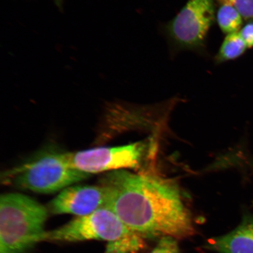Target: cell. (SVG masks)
I'll return each mask as SVG.
<instances>
[{
    "label": "cell",
    "instance_id": "1",
    "mask_svg": "<svg viewBox=\"0 0 253 253\" xmlns=\"http://www.w3.org/2000/svg\"><path fill=\"white\" fill-rule=\"evenodd\" d=\"M106 194V208L143 238L183 239L195 230L178 188L158 177L114 170L99 179Z\"/></svg>",
    "mask_w": 253,
    "mask_h": 253
},
{
    "label": "cell",
    "instance_id": "2",
    "mask_svg": "<svg viewBox=\"0 0 253 253\" xmlns=\"http://www.w3.org/2000/svg\"><path fill=\"white\" fill-rule=\"evenodd\" d=\"M48 211L28 196L0 198V253H25L41 242Z\"/></svg>",
    "mask_w": 253,
    "mask_h": 253
},
{
    "label": "cell",
    "instance_id": "3",
    "mask_svg": "<svg viewBox=\"0 0 253 253\" xmlns=\"http://www.w3.org/2000/svg\"><path fill=\"white\" fill-rule=\"evenodd\" d=\"M90 176L72 168L67 153H50L8 170L2 177L5 184L39 194H53Z\"/></svg>",
    "mask_w": 253,
    "mask_h": 253
},
{
    "label": "cell",
    "instance_id": "4",
    "mask_svg": "<svg viewBox=\"0 0 253 253\" xmlns=\"http://www.w3.org/2000/svg\"><path fill=\"white\" fill-rule=\"evenodd\" d=\"M216 13L214 0H188L164 28L174 50L203 49Z\"/></svg>",
    "mask_w": 253,
    "mask_h": 253
},
{
    "label": "cell",
    "instance_id": "5",
    "mask_svg": "<svg viewBox=\"0 0 253 253\" xmlns=\"http://www.w3.org/2000/svg\"><path fill=\"white\" fill-rule=\"evenodd\" d=\"M106 207L86 216L76 217L59 228L45 232L41 242H77L103 240L109 242L133 233Z\"/></svg>",
    "mask_w": 253,
    "mask_h": 253
},
{
    "label": "cell",
    "instance_id": "6",
    "mask_svg": "<svg viewBox=\"0 0 253 253\" xmlns=\"http://www.w3.org/2000/svg\"><path fill=\"white\" fill-rule=\"evenodd\" d=\"M146 144L142 142L115 147L67 153L70 166L88 174L126 169H137L143 160Z\"/></svg>",
    "mask_w": 253,
    "mask_h": 253
},
{
    "label": "cell",
    "instance_id": "7",
    "mask_svg": "<svg viewBox=\"0 0 253 253\" xmlns=\"http://www.w3.org/2000/svg\"><path fill=\"white\" fill-rule=\"evenodd\" d=\"M106 194L102 186L71 185L63 189L50 202L49 211L54 214L86 216L106 207Z\"/></svg>",
    "mask_w": 253,
    "mask_h": 253
},
{
    "label": "cell",
    "instance_id": "8",
    "mask_svg": "<svg viewBox=\"0 0 253 253\" xmlns=\"http://www.w3.org/2000/svg\"><path fill=\"white\" fill-rule=\"evenodd\" d=\"M206 248L219 253H253V217H245L232 232L210 239Z\"/></svg>",
    "mask_w": 253,
    "mask_h": 253
},
{
    "label": "cell",
    "instance_id": "9",
    "mask_svg": "<svg viewBox=\"0 0 253 253\" xmlns=\"http://www.w3.org/2000/svg\"><path fill=\"white\" fill-rule=\"evenodd\" d=\"M247 47L239 32L227 34L214 57V62L219 65L236 59L245 52Z\"/></svg>",
    "mask_w": 253,
    "mask_h": 253
},
{
    "label": "cell",
    "instance_id": "10",
    "mask_svg": "<svg viewBox=\"0 0 253 253\" xmlns=\"http://www.w3.org/2000/svg\"><path fill=\"white\" fill-rule=\"evenodd\" d=\"M242 17L233 6L220 4L216 13L217 23L224 34L238 32L242 25Z\"/></svg>",
    "mask_w": 253,
    "mask_h": 253
},
{
    "label": "cell",
    "instance_id": "11",
    "mask_svg": "<svg viewBox=\"0 0 253 253\" xmlns=\"http://www.w3.org/2000/svg\"><path fill=\"white\" fill-rule=\"evenodd\" d=\"M143 237L135 232L108 243L104 253H138L144 249Z\"/></svg>",
    "mask_w": 253,
    "mask_h": 253
},
{
    "label": "cell",
    "instance_id": "12",
    "mask_svg": "<svg viewBox=\"0 0 253 253\" xmlns=\"http://www.w3.org/2000/svg\"><path fill=\"white\" fill-rule=\"evenodd\" d=\"M216 1L219 5L233 6L245 20H253V0H216Z\"/></svg>",
    "mask_w": 253,
    "mask_h": 253
},
{
    "label": "cell",
    "instance_id": "13",
    "mask_svg": "<svg viewBox=\"0 0 253 253\" xmlns=\"http://www.w3.org/2000/svg\"><path fill=\"white\" fill-rule=\"evenodd\" d=\"M150 253H180L176 239L172 237H161L159 242Z\"/></svg>",
    "mask_w": 253,
    "mask_h": 253
},
{
    "label": "cell",
    "instance_id": "14",
    "mask_svg": "<svg viewBox=\"0 0 253 253\" xmlns=\"http://www.w3.org/2000/svg\"><path fill=\"white\" fill-rule=\"evenodd\" d=\"M239 33L247 46L249 47L253 46V23L246 25L239 32Z\"/></svg>",
    "mask_w": 253,
    "mask_h": 253
},
{
    "label": "cell",
    "instance_id": "15",
    "mask_svg": "<svg viewBox=\"0 0 253 253\" xmlns=\"http://www.w3.org/2000/svg\"><path fill=\"white\" fill-rule=\"evenodd\" d=\"M56 1V2L57 3V4H61V1H62V0H55Z\"/></svg>",
    "mask_w": 253,
    "mask_h": 253
}]
</instances>
